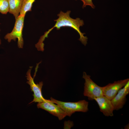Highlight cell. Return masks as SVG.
Instances as JSON below:
<instances>
[{
    "label": "cell",
    "mask_w": 129,
    "mask_h": 129,
    "mask_svg": "<svg viewBox=\"0 0 129 129\" xmlns=\"http://www.w3.org/2000/svg\"><path fill=\"white\" fill-rule=\"evenodd\" d=\"M0 31H1V30H0Z\"/></svg>",
    "instance_id": "17"
},
{
    "label": "cell",
    "mask_w": 129,
    "mask_h": 129,
    "mask_svg": "<svg viewBox=\"0 0 129 129\" xmlns=\"http://www.w3.org/2000/svg\"><path fill=\"white\" fill-rule=\"evenodd\" d=\"M23 0H8L9 12L13 15L15 20L20 15Z\"/></svg>",
    "instance_id": "10"
},
{
    "label": "cell",
    "mask_w": 129,
    "mask_h": 129,
    "mask_svg": "<svg viewBox=\"0 0 129 129\" xmlns=\"http://www.w3.org/2000/svg\"><path fill=\"white\" fill-rule=\"evenodd\" d=\"M129 81L127 78L115 81L102 87L103 95L111 100L115 96L119 90L124 87Z\"/></svg>",
    "instance_id": "7"
},
{
    "label": "cell",
    "mask_w": 129,
    "mask_h": 129,
    "mask_svg": "<svg viewBox=\"0 0 129 129\" xmlns=\"http://www.w3.org/2000/svg\"><path fill=\"white\" fill-rule=\"evenodd\" d=\"M25 15L20 14L15 20V22L13 28L11 32L7 34L4 38L9 42L12 40L14 41L18 39L17 45L18 47L22 48L24 44V41L22 37V31L24 25Z\"/></svg>",
    "instance_id": "3"
},
{
    "label": "cell",
    "mask_w": 129,
    "mask_h": 129,
    "mask_svg": "<svg viewBox=\"0 0 129 129\" xmlns=\"http://www.w3.org/2000/svg\"><path fill=\"white\" fill-rule=\"evenodd\" d=\"M83 3L82 6L83 8L87 6H90L92 8L94 9L95 6L93 4L92 0H80Z\"/></svg>",
    "instance_id": "13"
},
{
    "label": "cell",
    "mask_w": 129,
    "mask_h": 129,
    "mask_svg": "<svg viewBox=\"0 0 129 129\" xmlns=\"http://www.w3.org/2000/svg\"><path fill=\"white\" fill-rule=\"evenodd\" d=\"M32 67H30L26 74V77L27 80V83L30 86L31 91L33 92V99L30 103L33 102L40 103L44 101V99L43 96L42 90L43 85V82H39L38 83H35L34 78L31 75V71Z\"/></svg>",
    "instance_id": "5"
},
{
    "label": "cell",
    "mask_w": 129,
    "mask_h": 129,
    "mask_svg": "<svg viewBox=\"0 0 129 129\" xmlns=\"http://www.w3.org/2000/svg\"></svg>",
    "instance_id": "18"
},
{
    "label": "cell",
    "mask_w": 129,
    "mask_h": 129,
    "mask_svg": "<svg viewBox=\"0 0 129 129\" xmlns=\"http://www.w3.org/2000/svg\"><path fill=\"white\" fill-rule=\"evenodd\" d=\"M9 10L8 0H0V13L6 14L9 12Z\"/></svg>",
    "instance_id": "12"
},
{
    "label": "cell",
    "mask_w": 129,
    "mask_h": 129,
    "mask_svg": "<svg viewBox=\"0 0 129 129\" xmlns=\"http://www.w3.org/2000/svg\"><path fill=\"white\" fill-rule=\"evenodd\" d=\"M35 0H23L20 14L25 15L27 12L32 11L33 3Z\"/></svg>",
    "instance_id": "11"
},
{
    "label": "cell",
    "mask_w": 129,
    "mask_h": 129,
    "mask_svg": "<svg viewBox=\"0 0 129 129\" xmlns=\"http://www.w3.org/2000/svg\"><path fill=\"white\" fill-rule=\"evenodd\" d=\"M124 128L125 129H128V128H129V124H127L125 126Z\"/></svg>",
    "instance_id": "15"
},
{
    "label": "cell",
    "mask_w": 129,
    "mask_h": 129,
    "mask_svg": "<svg viewBox=\"0 0 129 129\" xmlns=\"http://www.w3.org/2000/svg\"><path fill=\"white\" fill-rule=\"evenodd\" d=\"M94 100L98 104L100 111L105 116L107 117L113 116V111L114 110L111 100L103 95L95 98Z\"/></svg>",
    "instance_id": "9"
},
{
    "label": "cell",
    "mask_w": 129,
    "mask_h": 129,
    "mask_svg": "<svg viewBox=\"0 0 129 129\" xmlns=\"http://www.w3.org/2000/svg\"><path fill=\"white\" fill-rule=\"evenodd\" d=\"M37 106L38 108L43 109L57 117L60 120H62L67 116L65 112L58 105L55 104L49 99H45L43 102L38 103Z\"/></svg>",
    "instance_id": "6"
},
{
    "label": "cell",
    "mask_w": 129,
    "mask_h": 129,
    "mask_svg": "<svg viewBox=\"0 0 129 129\" xmlns=\"http://www.w3.org/2000/svg\"><path fill=\"white\" fill-rule=\"evenodd\" d=\"M1 44V40L0 39V45Z\"/></svg>",
    "instance_id": "16"
},
{
    "label": "cell",
    "mask_w": 129,
    "mask_h": 129,
    "mask_svg": "<svg viewBox=\"0 0 129 129\" xmlns=\"http://www.w3.org/2000/svg\"><path fill=\"white\" fill-rule=\"evenodd\" d=\"M50 100L58 105L69 117L75 112H86L88 111V102L84 100L76 102H65L51 97Z\"/></svg>",
    "instance_id": "2"
},
{
    "label": "cell",
    "mask_w": 129,
    "mask_h": 129,
    "mask_svg": "<svg viewBox=\"0 0 129 129\" xmlns=\"http://www.w3.org/2000/svg\"><path fill=\"white\" fill-rule=\"evenodd\" d=\"M83 78L85 80L83 95L89 100L103 96L102 87L95 83L91 79V76L85 72L83 73Z\"/></svg>",
    "instance_id": "4"
},
{
    "label": "cell",
    "mask_w": 129,
    "mask_h": 129,
    "mask_svg": "<svg viewBox=\"0 0 129 129\" xmlns=\"http://www.w3.org/2000/svg\"><path fill=\"white\" fill-rule=\"evenodd\" d=\"M129 93V81L118 91L111 100L114 110L122 109L126 101L127 96Z\"/></svg>",
    "instance_id": "8"
},
{
    "label": "cell",
    "mask_w": 129,
    "mask_h": 129,
    "mask_svg": "<svg viewBox=\"0 0 129 129\" xmlns=\"http://www.w3.org/2000/svg\"><path fill=\"white\" fill-rule=\"evenodd\" d=\"M74 124L72 121H65L64 123V129H70L73 127Z\"/></svg>",
    "instance_id": "14"
},
{
    "label": "cell",
    "mask_w": 129,
    "mask_h": 129,
    "mask_svg": "<svg viewBox=\"0 0 129 129\" xmlns=\"http://www.w3.org/2000/svg\"><path fill=\"white\" fill-rule=\"evenodd\" d=\"M70 11H68L66 12L61 11L57 15L58 18L54 20L56 22L55 25L45 32L44 34L40 37L39 42L41 44L43 43V42L45 38L48 37V34L54 28L59 30L61 27H68L73 29L77 32L80 36L79 40L82 44L86 46L87 43L88 38L84 35L85 33L81 32L80 29V27L84 25V21L79 18L74 19L71 18L70 16Z\"/></svg>",
    "instance_id": "1"
}]
</instances>
